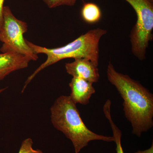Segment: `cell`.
I'll list each match as a JSON object with an SVG mask.
<instances>
[{"label":"cell","instance_id":"1","mask_svg":"<svg viewBox=\"0 0 153 153\" xmlns=\"http://www.w3.org/2000/svg\"><path fill=\"white\" fill-rule=\"evenodd\" d=\"M108 79L123 100L125 116L131 124L132 133L140 137L153 126V94L139 81L119 73L109 62Z\"/></svg>","mask_w":153,"mask_h":153},{"label":"cell","instance_id":"2","mask_svg":"<svg viewBox=\"0 0 153 153\" xmlns=\"http://www.w3.org/2000/svg\"><path fill=\"white\" fill-rule=\"evenodd\" d=\"M106 33V30L101 28L93 29L82 34L65 46L52 49L38 46L26 40L27 44L35 54L37 55L38 54H45L47 58V60L28 77L22 92H23L28 84L40 71L63 59L86 58L90 60L96 66H98L100 41Z\"/></svg>","mask_w":153,"mask_h":153},{"label":"cell","instance_id":"3","mask_svg":"<svg viewBox=\"0 0 153 153\" xmlns=\"http://www.w3.org/2000/svg\"><path fill=\"white\" fill-rule=\"evenodd\" d=\"M51 120L54 127L71 141L75 153L92 141L114 142L113 137L96 134L88 128L70 96H60L55 100L51 107Z\"/></svg>","mask_w":153,"mask_h":153},{"label":"cell","instance_id":"4","mask_svg":"<svg viewBox=\"0 0 153 153\" xmlns=\"http://www.w3.org/2000/svg\"><path fill=\"white\" fill-rule=\"evenodd\" d=\"M3 16L0 29V41L3 43L1 52L19 53L31 61L38 60V55L33 52L24 38V34L28 30L27 23L17 19L8 6H4Z\"/></svg>","mask_w":153,"mask_h":153},{"label":"cell","instance_id":"5","mask_svg":"<svg viewBox=\"0 0 153 153\" xmlns=\"http://www.w3.org/2000/svg\"><path fill=\"white\" fill-rule=\"evenodd\" d=\"M125 1L133 8L137 17L130 35L131 52L138 59L143 60L153 38V4L148 0Z\"/></svg>","mask_w":153,"mask_h":153},{"label":"cell","instance_id":"6","mask_svg":"<svg viewBox=\"0 0 153 153\" xmlns=\"http://www.w3.org/2000/svg\"><path fill=\"white\" fill-rule=\"evenodd\" d=\"M65 68L66 72L73 77L81 78L93 83L99 79L97 66L86 58L74 59L73 62L66 63Z\"/></svg>","mask_w":153,"mask_h":153},{"label":"cell","instance_id":"7","mask_svg":"<svg viewBox=\"0 0 153 153\" xmlns=\"http://www.w3.org/2000/svg\"><path fill=\"white\" fill-rule=\"evenodd\" d=\"M30 61L27 57L19 53L0 54V80L13 71L27 68Z\"/></svg>","mask_w":153,"mask_h":153},{"label":"cell","instance_id":"8","mask_svg":"<svg viewBox=\"0 0 153 153\" xmlns=\"http://www.w3.org/2000/svg\"><path fill=\"white\" fill-rule=\"evenodd\" d=\"M93 83L85 79L73 77L69 84L71 92L70 97L74 103L86 105L91 96L95 93Z\"/></svg>","mask_w":153,"mask_h":153},{"label":"cell","instance_id":"9","mask_svg":"<svg viewBox=\"0 0 153 153\" xmlns=\"http://www.w3.org/2000/svg\"><path fill=\"white\" fill-rule=\"evenodd\" d=\"M111 101L108 100L103 105V112L107 119L108 120L113 131V137L116 145L117 153H124L121 144L122 132L113 120L111 113Z\"/></svg>","mask_w":153,"mask_h":153},{"label":"cell","instance_id":"10","mask_svg":"<svg viewBox=\"0 0 153 153\" xmlns=\"http://www.w3.org/2000/svg\"><path fill=\"white\" fill-rule=\"evenodd\" d=\"M81 16L83 20L88 24H95L101 19V10L94 3H85L81 10Z\"/></svg>","mask_w":153,"mask_h":153},{"label":"cell","instance_id":"11","mask_svg":"<svg viewBox=\"0 0 153 153\" xmlns=\"http://www.w3.org/2000/svg\"><path fill=\"white\" fill-rule=\"evenodd\" d=\"M33 141L31 138H27L22 142L19 153H44L39 149L35 150L33 147Z\"/></svg>","mask_w":153,"mask_h":153},{"label":"cell","instance_id":"12","mask_svg":"<svg viewBox=\"0 0 153 153\" xmlns=\"http://www.w3.org/2000/svg\"><path fill=\"white\" fill-rule=\"evenodd\" d=\"M50 8L57 7L61 6H73L76 0H42Z\"/></svg>","mask_w":153,"mask_h":153},{"label":"cell","instance_id":"13","mask_svg":"<svg viewBox=\"0 0 153 153\" xmlns=\"http://www.w3.org/2000/svg\"><path fill=\"white\" fill-rule=\"evenodd\" d=\"M5 0H0V29L2 25L3 22V11Z\"/></svg>","mask_w":153,"mask_h":153},{"label":"cell","instance_id":"14","mask_svg":"<svg viewBox=\"0 0 153 153\" xmlns=\"http://www.w3.org/2000/svg\"><path fill=\"white\" fill-rule=\"evenodd\" d=\"M135 153H153V144L152 146L149 149L144 151H138Z\"/></svg>","mask_w":153,"mask_h":153},{"label":"cell","instance_id":"15","mask_svg":"<svg viewBox=\"0 0 153 153\" xmlns=\"http://www.w3.org/2000/svg\"><path fill=\"white\" fill-rule=\"evenodd\" d=\"M148 1L150 2L151 3H153V0H148Z\"/></svg>","mask_w":153,"mask_h":153},{"label":"cell","instance_id":"16","mask_svg":"<svg viewBox=\"0 0 153 153\" xmlns=\"http://www.w3.org/2000/svg\"><path fill=\"white\" fill-rule=\"evenodd\" d=\"M4 89H1V90H0V93H1V92L2 91H4Z\"/></svg>","mask_w":153,"mask_h":153}]
</instances>
